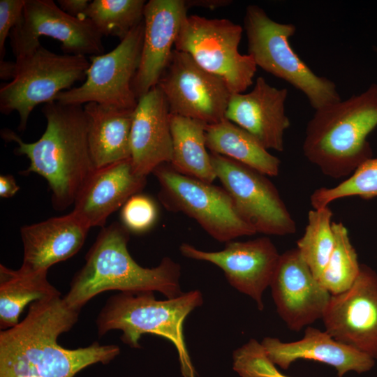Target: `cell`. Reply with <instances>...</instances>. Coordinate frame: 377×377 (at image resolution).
Wrapping results in <instances>:
<instances>
[{
  "label": "cell",
  "instance_id": "cell-1",
  "mask_svg": "<svg viewBox=\"0 0 377 377\" xmlns=\"http://www.w3.org/2000/svg\"><path fill=\"white\" fill-rule=\"evenodd\" d=\"M80 309L70 307L61 294L34 302L27 316L0 332V377H74L89 365L117 357V345L67 349L57 343L70 330Z\"/></svg>",
  "mask_w": 377,
  "mask_h": 377
},
{
  "label": "cell",
  "instance_id": "cell-2",
  "mask_svg": "<svg viewBox=\"0 0 377 377\" xmlns=\"http://www.w3.org/2000/svg\"><path fill=\"white\" fill-rule=\"evenodd\" d=\"M42 112L47 125L37 141L25 142L10 129L3 130L1 137L17 143L15 153L29 160L24 173L44 177L52 191V207L63 211L74 204L96 169L89 147L87 119L82 105L55 101L45 103Z\"/></svg>",
  "mask_w": 377,
  "mask_h": 377
},
{
  "label": "cell",
  "instance_id": "cell-3",
  "mask_svg": "<svg viewBox=\"0 0 377 377\" xmlns=\"http://www.w3.org/2000/svg\"><path fill=\"white\" fill-rule=\"evenodd\" d=\"M130 232L119 222L103 227L73 276L64 298L71 308L80 309L92 297L107 290L126 293L157 291L166 298L182 294L180 265L169 257L155 267L140 266L128 250Z\"/></svg>",
  "mask_w": 377,
  "mask_h": 377
},
{
  "label": "cell",
  "instance_id": "cell-4",
  "mask_svg": "<svg viewBox=\"0 0 377 377\" xmlns=\"http://www.w3.org/2000/svg\"><path fill=\"white\" fill-rule=\"evenodd\" d=\"M377 127V84L344 101L315 110L306 125L305 157L327 177H348L372 158L367 140Z\"/></svg>",
  "mask_w": 377,
  "mask_h": 377
},
{
  "label": "cell",
  "instance_id": "cell-5",
  "mask_svg": "<svg viewBox=\"0 0 377 377\" xmlns=\"http://www.w3.org/2000/svg\"><path fill=\"white\" fill-rule=\"evenodd\" d=\"M153 293L121 292L110 297L97 317L98 335L121 330V341L132 348L140 347L142 334L162 337L175 346L182 377H197L185 343L184 323L188 315L202 304V293L194 290L158 300Z\"/></svg>",
  "mask_w": 377,
  "mask_h": 377
},
{
  "label": "cell",
  "instance_id": "cell-6",
  "mask_svg": "<svg viewBox=\"0 0 377 377\" xmlns=\"http://www.w3.org/2000/svg\"><path fill=\"white\" fill-rule=\"evenodd\" d=\"M244 28L248 54L257 67L300 90L315 110L341 100L336 84L314 73L293 49L290 38L296 32L294 24L277 22L262 8L249 5L245 11Z\"/></svg>",
  "mask_w": 377,
  "mask_h": 377
},
{
  "label": "cell",
  "instance_id": "cell-7",
  "mask_svg": "<svg viewBox=\"0 0 377 377\" xmlns=\"http://www.w3.org/2000/svg\"><path fill=\"white\" fill-rule=\"evenodd\" d=\"M15 64L13 79L0 89V111L6 115L17 112L21 132L36 106L54 101L60 92L84 80L90 65L86 56L59 54L42 45Z\"/></svg>",
  "mask_w": 377,
  "mask_h": 377
},
{
  "label": "cell",
  "instance_id": "cell-8",
  "mask_svg": "<svg viewBox=\"0 0 377 377\" xmlns=\"http://www.w3.org/2000/svg\"><path fill=\"white\" fill-rule=\"evenodd\" d=\"M243 29L228 19L186 16L175 50L188 54L202 68L221 77L231 94L244 93L253 84L257 66L239 52Z\"/></svg>",
  "mask_w": 377,
  "mask_h": 377
},
{
  "label": "cell",
  "instance_id": "cell-9",
  "mask_svg": "<svg viewBox=\"0 0 377 377\" xmlns=\"http://www.w3.org/2000/svg\"><path fill=\"white\" fill-rule=\"evenodd\" d=\"M152 173L160 184L158 196L163 205L193 219L214 239L227 243L256 233L239 217L223 187L182 175L169 163L160 165Z\"/></svg>",
  "mask_w": 377,
  "mask_h": 377
},
{
  "label": "cell",
  "instance_id": "cell-10",
  "mask_svg": "<svg viewBox=\"0 0 377 377\" xmlns=\"http://www.w3.org/2000/svg\"><path fill=\"white\" fill-rule=\"evenodd\" d=\"M144 20L112 51L91 57L84 82L60 92L54 101L66 105L97 103L133 111L138 98L133 81L138 71L142 47Z\"/></svg>",
  "mask_w": 377,
  "mask_h": 377
},
{
  "label": "cell",
  "instance_id": "cell-11",
  "mask_svg": "<svg viewBox=\"0 0 377 377\" xmlns=\"http://www.w3.org/2000/svg\"><path fill=\"white\" fill-rule=\"evenodd\" d=\"M212 165L239 217L256 232L285 236L296 223L268 176L228 157L211 153Z\"/></svg>",
  "mask_w": 377,
  "mask_h": 377
},
{
  "label": "cell",
  "instance_id": "cell-12",
  "mask_svg": "<svg viewBox=\"0 0 377 377\" xmlns=\"http://www.w3.org/2000/svg\"><path fill=\"white\" fill-rule=\"evenodd\" d=\"M41 36L59 41L66 54H103V36L89 18L73 17L52 0H25L21 19L9 35L15 61L39 47Z\"/></svg>",
  "mask_w": 377,
  "mask_h": 377
},
{
  "label": "cell",
  "instance_id": "cell-13",
  "mask_svg": "<svg viewBox=\"0 0 377 377\" xmlns=\"http://www.w3.org/2000/svg\"><path fill=\"white\" fill-rule=\"evenodd\" d=\"M157 86L165 96L171 114L207 125L225 119L232 94L227 84L186 52L174 49Z\"/></svg>",
  "mask_w": 377,
  "mask_h": 377
},
{
  "label": "cell",
  "instance_id": "cell-14",
  "mask_svg": "<svg viewBox=\"0 0 377 377\" xmlns=\"http://www.w3.org/2000/svg\"><path fill=\"white\" fill-rule=\"evenodd\" d=\"M322 320L334 339L377 360V273L361 265L351 287L331 295Z\"/></svg>",
  "mask_w": 377,
  "mask_h": 377
},
{
  "label": "cell",
  "instance_id": "cell-15",
  "mask_svg": "<svg viewBox=\"0 0 377 377\" xmlns=\"http://www.w3.org/2000/svg\"><path fill=\"white\" fill-rule=\"evenodd\" d=\"M179 251L186 258L219 267L231 286L251 297L258 309L263 310V293L270 286L281 256L269 237L230 241L219 251H205L182 243Z\"/></svg>",
  "mask_w": 377,
  "mask_h": 377
},
{
  "label": "cell",
  "instance_id": "cell-16",
  "mask_svg": "<svg viewBox=\"0 0 377 377\" xmlns=\"http://www.w3.org/2000/svg\"><path fill=\"white\" fill-rule=\"evenodd\" d=\"M269 287L279 316L295 332L322 319L332 295L297 248L281 254Z\"/></svg>",
  "mask_w": 377,
  "mask_h": 377
},
{
  "label": "cell",
  "instance_id": "cell-17",
  "mask_svg": "<svg viewBox=\"0 0 377 377\" xmlns=\"http://www.w3.org/2000/svg\"><path fill=\"white\" fill-rule=\"evenodd\" d=\"M184 0H150L144 11L140 60L133 81L138 100L158 82L167 68L181 25L187 15Z\"/></svg>",
  "mask_w": 377,
  "mask_h": 377
},
{
  "label": "cell",
  "instance_id": "cell-18",
  "mask_svg": "<svg viewBox=\"0 0 377 377\" xmlns=\"http://www.w3.org/2000/svg\"><path fill=\"white\" fill-rule=\"evenodd\" d=\"M286 89L257 77L249 93L232 94L225 118L254 136L267 150L282 151L290 121L286 113Z\"/></svg>",
  "mask_w": 377,
  "mask_h": 377
},
{
  "label": "cell",
  "instance_id": "cell-19",
  "mask_svg": "<svg viewBox=\"0 0 377 377\" xmlns=\"http://www.w3.org/2000/svg\"><path fill=\"white\" fill-rule=\"evenodd\" d=\"M171 114L156 85L138 98L132 114L131 160L134 172L147 177L172 155Z\"/></svg>",
  "mask_w": 377,
  "mask_h": 377
},
{
  "label": "cell",
  "instance_id": "cell-20",
  "mask_svg": "<svg viewBox=\"0 0 377 377\" xmlns=\"http://www.w3.org/2000/svg\"><path fill=\"white\" fill-rule=\"evenodd\" d=\"M147 177L133 170L131 158L96 168L78 193L73 212L90 228L104 227L108 217L133 195Z\"/></svg>",
  "mask_w": 377,
  "mask_h": 377
},
{
  "label": "cell",
  "instance_id": "cell-21",
  "mask_svg": "<svg viewBox=\"0 0 377 377\" xmlns=\"http://www.w3.org/2000/svg\"><path fill=\"white\" fill-rule=\"evenodd\" d=\"M261 343L270 360L283 369L298 360H309L334 367L338 377H342L349 371L367 372L375 364L364 353L338 341L325 330L311 326L304 329L300 340L283 342L268 337Z\"/></svg>",
  "mask_w": 377,
  "mask_h": 377
},
{
  "label": "cell",
  "instance_id": "cell-22",
  "mask_svg": "<svg viewBox=\"0 0 377 377\" xmlns=\"http://www.w3.org/2000/svg\"><path fill=\"white\" fill-rule=\"evenodd\" d=\"M90 228L73 211L23 226L20 228L24 251L20 268L29 272L48 271L53 265L80 251Z\"/></svg>",
  "mask_w": 377,
  "mask_h": 377
},
{
  "label": "cell",
  "instance_id": "cell-23",
  "mask_svg": "<svg viewBox=\"0 0 377 377\" xmlns=\"http://www.w3.org/2000/svg\"><path fill=\"white\" fill-rule=\"evenodd\" d=\"M89 151L95 168L131 158L133 111L84 104Z\"/></svg>",
  "mask_w": 377,
  "mask_h": 377
},
{
  "label": "cell",
  "instance_id": "cell-24",
  "mask_svg": "<svg viewBox=\"0 0 377 377\" xmlns=\"http://www.w3.org/2000/svg\"><path fill=\"white\" fill-rule=\"evenodd\" d=\"M206 146L212 154L221 155L268 177L277 176L281 161L251 133L232 121L206 125Z\"/></svg>",
  "mask_w": 377,
  "mask_h": 377
},
{
  "label": "cell",
  "instance_id": "cell-25",
  "mask_svg": "<svg viewBox=\"0 0 377 377\" xmlns=\"http://www.w3.org/2000/svg\"><path fill=\"white\" fill-rule=\"evenodd\" d=\"M205 123L171 114L172 155L170 165L177 172L212 184L216 176L207 152Z\"/></svg>",
  "mask_w": 377,
  "mask_h": 377
},
{
  "label": "cell",
  "instance_id": "cell-26",
  "mask_svg": "<svg viewBox=\"0 0 377 377\" xmlns=\"http://www.w3.org/2000/svg\"><path fill=\"white\" fill-rule=\"evenodd\" d=\"M47 279V271L11 269L0 265V326L6 330L16 325L24 307L30 302L60 295Z\"/></svg>",
  "mask_w": 377,
  "mask_h": 377
},
{
  "label": "cell",
  "instance_id": "cell-27",
  "mask_svg": "<svg viewBox=\"0 0 377 377\" xmlns=\"http://www.w3.org/2000/svg\"><path fill=\"white\" fill-rule=\"evenodd\" d=\"M332 217V212L329 206L310 210L304 234L297 242V249L318 279L328 263L334 245Z\"/></svg>",
  "mask_w": 377,
  "mask_h": 377
},
{
  "label": "cell",
  "instance_id": "cell-28",
  "mask_svg": "<svg viewBox=\"0 0 377 377\" xmlns=\"http://www.w3.org/2000/svg\"><path fill=\"white\" fill-rule=\"evenodd\" d=\"M334 245L328 263L318 280L331 294L341 293L351 287L361 268L346 227L341 222L332 223Z\"/></svg>",
  "mask_w": 377,
  "mask_h": 377
},
{
  "label": "cell",
  "instance_id": "cell-29",
  "mask_svg": "<svg viewBox=\"0 0 377 377\" xmlns=\"http://www.w3.org/2000/svg\"><path fill=\"white\" fill-rule=\"evenodd\" d=\"M144 0H94L85 17L102 36L117 37L120 40L144 20Z\"/></svg>",
  "mask_w": 377,
  "mask_h": 377
},
{
  "label": "cell",
  "instance_id": "cell-30",
  "mask_svg": "<svg viewBox=\"0 0 377 377\" xmlns=\"http://www.w3.org/2000/svg\"><path fill=\"white\" fill-rule=\"evenodd\" d=\"M350 196L365 200L377 197V158L365 161L338 185L316 189L310 196V202L313 209H320Z\"/></svg>",
  "mask_w": 377,
  "mask_h": 377
},
{
  "label": "cell",
  "instance_id": "cell-31",
  "mask_svg": "<svg viewBox=\"0 0 377 377\" xmlns=\"http://www.w3.org/2000/svg\"><path fill=\"white\" fill-rule=\"evenodd\" d=\"M232 369L240 377H290L278 369L261 342L254 339L233 352Z\"/></svg>",
  "mask_w": 377,
  "mask_h": 377
},
{
  "label": "cell",
  "instance_id": "cell-32",
  "mask_svg": "<svg viewBox=\"0 0 377 377\" xmlns=\"http://www.w3.org/2000/svg\"><path fill=\"white\" fill-rule=\"evenodd\" d=\"M158 218L155 202L140 193L131 197L121 209V223L130 232L143 233L154 226Z\"/></svg>",
  "mask_w": 377,
  "mask_h": 377
},
{
  "label": "cell",
  "instance_id": "cell-33",
  "mask_svg": "<svg viewBox=\"0 0 377 377\" xmlns=\"http://www.w3.org/2000/svg\"><path fill=\"white\" fill-rule=\"evenodd\" d=\"M25 0L0 1V61H4L5 43L21 19Z\"/></svg>",
  "mask_w": 377,
  "mask_h": 377
},
{
  "label": "cell",
  "instance_id": "cell-34",
  "mask_svg": "<svg viewBox=\"0 0 377 377\" xmlns=\"http://www.w3.org/2000/svg\"><path fill=\"white\" fill-rule=\"evenodd\" d=\"M91 1L88 0H58L59 8L68 15L77 17L84 18L85 12Z\"/></svg>",
  "mask_w": 377,
  "mask_h": 377
},
{
  "label": "cell",
  "instance_id": "cell-35",
  "mask_svg": "<svg viewBox=\"0 0 377 377\" xmlns=\"http://www.w3.org/2000/svg\"><path fill=\"white\" fill-rule=\"evenodd\" d=\"M20 186L17 184L13 176L3 175L0 176V196L9 198L15 195Z\"/></svg>",
  "mask_w": 377,
  "mask_h": 377
},
{
  "label": "cell",
  "instance_id": "cell-36",
  "mask_svg": "<svg viewBox=\"0 0 377 377\" xmlns=\"http://www.w3.org/2000/svg\"><path fill=\"white\" fill-rule=\"evenodd\" d=\"M229 1L226 0H193V1H186L187 7L192 6H202L207 8H216L221 6H224L228 4Z\"/></svg>",
  "mask_w": 377,
  "mask_h": 377
},
{
  "label": "cell",
  "instance_id": "cell-37",
  "mask_svg": "<svg viewBox=\"0 0 377 377\" xmlns=\"http://www.w3.org/2000/svg\"><path fill=\"white\" fill-rule=\"evenodd\" d=\"M15 72V62L0 61V77L1 80H12Z\"/></svg>",
  "mask_w": 377,
  "mask_h": 377
},
{
  "label": "cell",
  "instance_id": "cell-38",
  "mask_svg": "<svg viewBox=\"0 0 377 377\" xmlns=\"http://www.w3.org/2000/svg\"><path fill=\"white\" fill-rule=\"evenodd\" d=\"M374 50L376 52V53L377 54V46H374Z\"/></svg>",
  "mask_w": 377,
  "mask_h": 377
}]
</instances>
